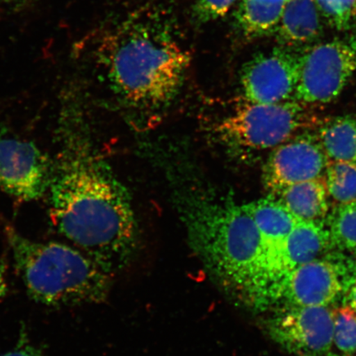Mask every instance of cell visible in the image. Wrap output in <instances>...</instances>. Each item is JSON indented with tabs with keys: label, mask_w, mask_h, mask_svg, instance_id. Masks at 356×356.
Masks as SVG:
<instances>
[{
	"label": "cell",
	"mask_w": 356,
	"mask_h": 356,
	"mask_svg": "<svg viewBox=\"0 0 356 356\" xmlns=\"http://www.w3.org/2000/svg\"><path fill=\"white\" fill-rule=\"evenodd\" d=\"M57 134L59 149L48 190L52 225L113 275L131 261L139 244L130 195L97 153L73 99L61 111Z\"/></svg>",
	"instance_id": "1"
},
{
	"label": "cell",
	"mask_w": 356,
	"mask_h": 356,
	"mask_svg": "<svg viewBox=\"0 0 356 356\" xmlns=\"http://www.w3.org/2000/svg\"><path fill=\"white\" fill-rule=\"evenodd\" d=\"M191 248L219 286L251 308L270 307L261 235L244 204L207 191H191L179 202Z\"/></svg>",
	"instance_id": "2"
},
{
	"label": "cell",
	"mask_w": 356,
	"mask_h": 356,
	"mask_svg": "<svg viewBox=\"0 0 356 356\" xmlns=\"http://www.w3.org/2000/svg\"><path fill=\"white\" fill-rule=\"evenodd\" d=\"M161 13H133L102 38L97 60L111 89L127 105L159 109L175 99L191 63L190 53Z\"/></svg>",
	"instance_id": "3"
},
{
	"label": "cell",
	"mask_w": 356,
	"mask_h": 356,
	"mask_svg": "<svg viewBox=\"0 0 356 356\" xmlns=\"http://www.w3.org/2000/svg\"><path fill=\"white\" fill-rule=\"evenodd\" d=\"M4 233L16 273L38 304L72 308L108 297L113 275L73 245L35 241L10 225Z\"/></svg>",
	"instance_id": "4"
},
{
	"label": "cell",
	"mask_w": 356,
	"mask_h": 356,
	"mask_svg": "<svg viewBox=\"0 0 356 356\" xmlns=\"http://www.w3.org/2000/svg\"><path fill=\"white\" fill-rule=\"evenodd\" d=\"M308 105L295 99L264 104L245 100L216 124L222 144L240 151L273 149L293 136L317 126Z\"/></svg>",
	"instance_id": "5"
},
{
	"label": "cell",
	"mask_w": 356,
	"mask_h": 356,
	"mask_svg": "<svg viewBox=\"0 0 356 356\" xmlns=\"http://www.w3.org/2000/svg\"><path fill=\"white\" fill-rule=\"evenodd\" d=\"M356 282V260L328 253L296 267L284 278L275 304L329 307L345 297Z\"/></svg>",
	"instance_id": "6"
},
{
	"label": "cell",
	"mask_w": 356,
	"mask_h": 356,
	"mask_svg": "<svg viewBox=\"0 0 356 356\" xmlns=\"http://www.w3.org/2000/svg\"><path fill=\"white\" fill-rule=\"evenodd\" d=\"M356 72V35L316 44L301 55L293 99L307 105L335 100Z\"/></svg>",
	"instance_id": "7"
},
{
	"label": "cell",
	"mask_w": 356,
	"mask_h": 356,
	"mask_svg": "<svg viewBox=\"0 0 356 356\" xmlns=\"http://www.w3.org/2000/svg\"><path fill=\"white\" fill-rule=\"evenodd\" d=\"M334 311L329 307H284L266 320L275 343L293 356H327L333 345Z\"/></svg>",
	"instance_id": "8"
},
{
	"label": "cell",
	"mask_w": 356,
	"mask_h": 356,
	"mask_svg": "<svg viewBox=\"0 0 356 356\" xmlns=\"http://www.w3.org/2000/svg\"><path fill=\"white\" fill-rule=\"evenodd\" d=\"M54 161L33 142L0 136V189L19 202L48 193Z\"/></svg>",
	"instance_id": "9"
},
{
	"label": "cell",
	"mask_w": 356,
	"mask_h": 356,
	"mask_svg": "<svg viewBox=\"0 0 356 356\" xmlns=\"http://www.w3.org/2000/svg\"><path fill=\"white\" fill-rule=\"evenodd\" d=\"M301 55L282 47L253 56L240 75L245 100L264 104L293 100L299 82Z\"/></svg>",
	"instance_id": "10"
},
{
	"label": "cell",
	"mask_w": 356,
	"mask_h": 356,
	"mask_svg": "<svg viewBox=\"0 0 356 356\" xmlns=\"http://www.w3.org/2000/svg\"><path fill=\"white\" fill-rule=\"evenodd\" d=\"M317 135L302 131L271 149L262 170V181L270 195L300 182L324 175L328 163Z\"/></svg>",
	"instance_id": "11"
},
{
	"label": "cell",
	"mask_w": 356,
	"mask_h": 356,
	"mask_svg": "<svg viewBox=\"0 0 356 356\" xmlns=\"http://www.w3.org/2000/svg\"><path fill=\"white\" fill-rule=\"evenodd\" d=\"M322 13L314 0H289L275 35L283 47L305 46L323 33Z\"/></svg>",
	"instance_id": "12"
},
{
	"label": "cell",
	"mask_w": 356,
	"mask_h": 356,
	"mask_svg": "<svg viewBox=\"0 0 356 356\" xmlns=\"http://www.w3.org/2000/svg\"><path fill=\"white\" fill-rule=\"evenodd\" d=\"M289 0H238L234 29L242 38L252 40L273 34Z\"/></svg>",
	"instance_id": "13"
},
{
	"label": "cell",
	"mask_w": 356,
	"mask_h": 356,
	"mask_svg": "<svg viewBox=\"0 0 356 356\" xmlns=\"http://www.w3.org/2000/svg\"><path fill=\"white\" fill-rule=\"evenodd\" d=\"M332 248L330 233L323 220L297 219L287 240L289 273L325 255Z\"/></svg>",
	"instance_id": "14"
},
{
	"label": "cell",
	"mask_w": 356,
	"mask_h": 356,
	"mask_svg": "<svg viewBox=\"0 0 356 356\" xmlns=\"http://www.w3.org/2000/svg\"><path fill=\"white\" fill-rule=\"evenodd\" d=\"M273 195L277 197L296 219L323 220L327 215L328 193L323 177L287 186Z\"/></svg>",
	"instance_id": "15"
},
{
	"label": "cell",
	"mask_w": 356,
	"mask_h": 356,
	"mask_svg": "<svg viewBox=\"0 0 356 356\" xmlns=\"http://www.w3.org/2000/svg\"><path fill=\"white\" fill-rule=\"evenodd\" d=\"M317 136L328 160L356 165V115L325 120Z\"/></svg>",
	"instance_id": "16"
},
{
	"label": "cell",
	"mask_w": 356,
	"mask_h": 356,
	"mask_svg": "<svg viewBox=\"0 0 356 356\" xmlns=\"http://www.w3.org/2000/svg\"><path fill=\"white\" fill-rule=\"evenodd\" d=\"M327 228L334 248L356 256V200L334 209Z\"/></svg>",
	"instance_id": "17"
},
{
	"label": "cell",
	"mask_w": 356,
	"mask_h": 356,
	"mask_svg": "<svg viewBox=\"0 0 356 356\" xmlns=\"http://www.w3.org/2000/svg\"><path fill=\"white\" fill-rule=\"evenodd\" d=\"M327 193L339 204L356 200V165L329 160L323 175Z\"/></svg>",
	"instance_id": "18"
},
{
	"label": "cell",
	"mask_w": 356,
	"mask_h": 356,
	"mask_svg": "<svg viewBox=\"0 0 356 356\" xmlns=\"http://www.w3.org/2000/svg\"><path fill=\"white\" fill-rule=\"evenodd\" d=\"M333 344L341 354H356V311L349 306L334 311Z\"/></svg>",
	"instance_id": "19"
},
{
	"label": "cell",
	"mask_w": 356,
	"mask_h": 356,
	"mask_svg": "<svg viewBox=\"0 0 356 356\" xmlns=\"http://www.w3.org/2000/svg\"><path fill=\"white\" fill-rule=\"evenodd\" d=\"M323 17L337 30L348 29L356 15V0H314Z\"/></svg>",
	"instance_id": "20"
},
{
	"label": "cell",
	"mask_w": 356,
	"mask_h": 356,
	"mask_svg": "<svg viewBox=\"0 0 356 356\" xmlns=\"http://www.w3.org/2000/svg\"><path fill=\"white\" fill-rule=\"evenodd\" d=\"M238 0H197L191 8V19L195 25H203L220 19Z\"/></svg>",
	"instance_id": "21"
},
{
	"label": "cell",
	"mask_w": 356,
	"mask_h": 356,
	"mask_svg": "<svg viewBox=\"0 0 356 356\" xmlns=\"http://www.w3.org/2000/svg\"><path fill=\"white\" fill-rule=\"evenodd\" d=\"M1 356H44V354L42 349L30 339L25 329L22 328L16 344Z\"/></svg>",
	"instance_id": "22"
},
{
	"label": "cell",
	"mask_w": 356,
	"mask_h": 356,
	"mask_svg": "<svg viewBox=\"0 0 356 356\" xmlns=\"http://www.w3.org/2000/svg\"><path fill=\"white\" fill-rule=\"evenodd\" d=\"M8 267L6 258H0V302L7 296L8 291Z\"/></svg>",
	"instance_id": "23"
},
{
	"label": "cell",
	"mask_w": 356,
	"mask_h": 356,
	"mask_svg": "<svg viewBox=\"0 0 356 356\" xmlns=\"http://www.w3.org/2000/svg\"><path fill=\"white\" fill-rule=\"evenodd\" d=\"M344 305L349 306L356 311V282L344 297Z\"/></svg>",
	"instance_id": "24"
},
{
	"label": "cell",
	"mask_w": 356,
	"mask_h": 356,
	"mask_svg": "<svg viewBox=\"0 0 356 356\" xmlns=\"http://www.w3.org/2000/svg\"><path fill=\"white\" fill-rule=\"evenodd\" d=\"M0 1L8 4H19L26 1V0H0Z\"/></svg>",
	"instance_id": "25"
},
{
	"label": "cell",
	"mask_w": 356,
	"mask_h": 356,
	"mask_svg": "<svg viewBox=\"0 0 356 356\" xmlns=\"http://www.w3.org/2000/svg\"><path fill=\"white\" fill-rule=\"evenodd\" d=\"M329 356V355H327ZM330 356H356V354L355 355H344V354H341V355H330Z\"/></svg>",
	"instance_id": "26"
}]
</instances>
